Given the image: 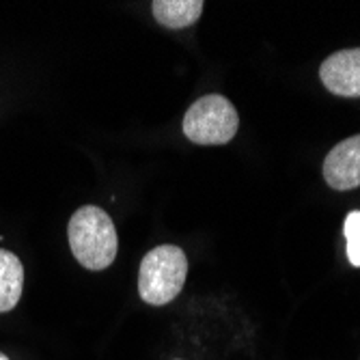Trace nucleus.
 Instances as JSON below:
<instances>
[{
  "label": "nucleus",
  "instance_id": "nucleus-1",
  "mask_svg": "<svg viewBox=\"0 0 360 360\" xmlns=\"http://www.w3.org/2000/svg\"><path fill=\"white\" fill-rule=\"evenodd\" d=\"M68 238L70 248L82 268L97 272L112 266L119 248V238L110 216L102 207H80L70 218Z\"/></svg>",
  "mask_w": 360,
  "mask_h": 360
},
{
  "label": "nucleus",
  "instance_id": "nucleus-2",
  "mask_svg": "<svg viewBox=\"0 0 360 360\" xmlns=\"http://www.w3.org/2000/svg\"><path fill=\"white\" fill-rule=\"evenodd\" d=\"M188 276V257L179 246L162 244L151 248L139 270L141 300L151 307H165L173 302L184 289Z\"/></svg>",
  "mask_w": 360,
  "mask_h": 360
},
{
  "label": "nucleus",
  "instance_id": "nucleus-3",
  "mask_svg": "<svg viewBox=\"0 0 360 360\" xmlns=\"http://www.w3.org/2000/svg\"><path fill=\"white\" fill-rule=\"evenodd\" d=\"M240 127V115L224 95L199 97L184 117V134L194 145H226Z\"/></svg>",
  "mask_w": 360,
  "mask_h": 360
},
{
  "label": "nucleus",
  "instance_id": "nucleus-4",
  "mask_svg": "<svg viewBox=\"0 0 360 360\" xmlns=\"http://www.w3.org/2000/svg\"><path fill=\"white\" fill-rule=\"evenodd\" d=\"M319 78L333 95L360 97V48L330 54L321 63Z\"/></svg>",
  "mask_w": 360,
  "mask_h": 360
},
{
  "label": "nucleus",
  "instance_id": "nucleus-5",
  "mask_svg": "<svg viewBox=\"0 0 360 360\" xmlns=\"http://www.w3.org/2000/svg\"><path fill=\"white\" fill-rule=\"evenodd\" d=\"M323 179L333 190H354L360 186V134L341 141L323 160Z\"/></svg>",
  "mask_w": 360,
  "mask_h": 360
},
{
  "label": "nucleus",
  "instance_id": "nucleus-6",
  "mask_svg": "<svg viewBox=\"0 0 360 360\" xmlns=\"http://www.w3.org/2000/svg\"><path fill=\"white\" fill-rule=\"evenodd\" d=\"M24 268L20 259L0 248V313H9L22 298Z\"/></svg>",
  "mask_w": 360,
  "mask_h": 360
},
{
  "label": "nucleus",
  "instance_id": "nucleus-7",
  "mask_svg": "<svg viewBox=\"0 0 360 360\" xmlns=\"http://www.w3.org/2000/svg\"><path fill=\"white\" fill-rule=\"evenodd\" d=\"M155 20L171 30H179L186 26H192L203 13L201 0H158L151 5Z\"/></svg>",
  "mask_w": 360,
  "mask_h": 360
},
{
  "label": "nucleus",
  "instance_id": "nucleus-8",
  "mask_svg": "<svg viewBox=\"0 0 360 360\" xmlns=\"http://www.w3.org/2000/svg\"><path fill=\"white\" fill-rule=\"evenodd\" d=\"M343 233L347 242V259L354 268H360V212H349L343 222Z\"/></svg>",
  "mask_w": 360,
  "mask_h": 360
},
{
  "label": "nucleus",
  "instance_id": "nucleus-9",
  "mask_svg": "<svg viewBox=\"0 0 360 360\" xmlns=\"http://www.w3.org/2000/svg\"><path fill=\"white\" fill-rule=\"evenodd\" d=\"M0 360H9V358H7V356H5L3 352H0Z\"/></svg>",
  "mask_w": 360,
  "mask_h": 360
}]
</instances>
